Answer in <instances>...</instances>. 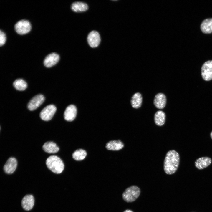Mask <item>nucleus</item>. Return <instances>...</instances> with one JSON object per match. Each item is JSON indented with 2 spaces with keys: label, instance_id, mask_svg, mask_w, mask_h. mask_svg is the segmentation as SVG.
Instances as JSON below:
<instances>
[{
  "label": "nucleus",
  "instance_id": "nucleus-8",
  "mask_svg": "<svg viewBox=\"0 0 212 212\" xmlns=\"http://www.w3.org/2000/svg\"><path fill=\"white\" fill-rule=\"evenodd\" d=\"M101 39L99 33L96 31L90 32L87 37V41L89 45L92 48L97 47L100 42Z\"/></svg>",
  "mask_w": 212,
  "mask_h": 212
},
{
  "label": "nucleus",
  "instance_id": "nucleus-2",
  "mask_svg": "<svg viewBox=\"0 0 212 212\" xmlns=\"http://www.w3.org/2000/svg\"><path fill=\"white\" fill-rule=\"evenodd\" d=\"M46 163L48 168L56 174L61 173L64 168V164L63 161L56 155L49 157L46 160Z\"/></svg>",
  "mask_w": 212,
  "mask_h": 212
},
{
  "label": "nucleus",
  "instance_id": "nucleus-25",
  "mask_svg": "<svg viewBox=\"0 0 212 212\" xmlns=\"http://www.w3.org/2000/svg\"><path fill=\"white\" fill-rule=\"evenodd\" d=\"M210 136L211 138L212 139V131L210 133Z\"/></svg>",
  "mask_w": 212,
  "mask_h": 212
},
{
  "label": "nucleus",
  "instance_id": "nucleus-23",
  "mask_svg": "<svg viewBox=\"0 0 212 212\" xmlns=\"http://www.w3.org/2000/svg\"><path fill=\"white\" fill-rule=\"evenodd\" d=\"M6 36L5 33L1 30L0 31V45H3L6 41Z\"/></svg>",
  "mask_w": 212,
  "mask_h": 212
},
{
  "label": "nucleus",
  "instance_id": "nucleus-5",
  "mask_svg": "<svg viewBox=\"0 0 212 212\" xmlns=\"http://www.w3.org/2000/svg\"><path fill=\"white\" fill-rule=\"evenodd\" d=\"M56 107L53 105H49L44 108L40 113L41 119L45 121L51 120L56 111Z\"/></svg>",
  "mask_w": 212,
  "mask_h": 212
},
{
  "label": "nucleus",
  "instance_id": "nucleus-14",
  "mask_svg": "<svg viewBox=\"0 0 212 212\" xmlns=\"http://www.w3.org/2000/svg\"><path fill=\"white\" fill-rule=\"evenodd\" d=\"M211 159L208 157H204L197 159L195 162V167L199 170L206 168L211 163Z\"/></svg>",
  "mask_w": 212,
  "mask_h": 212
},
{
  "label": "nucleus",
  "instance_id": "nucleus-6",
  "mask_svg": "<svg viewBox=\"0 0 212 212\" xmlns=\"http://www.w3.org/2000/svg\"><path fill=\"white\" fill-rule=\"evenodd\" d=\"M201 75L203 79L205 81L212 80V60L206 62L201 67Z\"/></svg>",
  "mask_w": 212,
  "mask_h": 212
},
{
  "label": "nucleus",
  "instance_id": "nucleus-24",
  "mask_svg": "<svg viewBox=\"0 0 212 212\" xmlns=\"http://www.w3.org/2000/svg\"><path fill=\"white\" fill-rule=\"evenodd\" d=\"M123 212H133L132 211L129 210L127 209L123 211Z\"/></svg>",
  "mask_w": 212,
  "mask_h": 212
},
{
  "label": "nucleus",
  "instance_id": "nucleus-17",
  "mask_svg": "<svg viewBox=\"0 0 212 212\" xmlns=\"http://www.w3.org/2000/svg\"><path fill=\"white\" fill-rule=\"evenodd\" d=\"M42 148L43 150L49 153H55L59 150V148L54 142L49 141L46 142L43 145Z\"/></svg>",
  "mask_w": 212,
  "mask_h": 212
},
{
  "label": "nucleus",
  "instance_id": "nucleus-13",
  "mask_svg": "<svg viewBox=\"0 0 212 212\" xmlns=\"http://www.w3.org/2000/svg\"><path fill=\"white\" fill-rule=\"evenodd\" d=\"M34 203V197L30 194L25 196L22 198L21 202L23 208L26 211L31 210L33 207Z\"/></svg>",
  "mask_w": 212,
  "mask_h": 212
},
{
  "label": "nucleus",
  "instance_id": "nucleus-1",
  "mask_svg": "<svg viewBox=\"0 0 212 212\" xmlns=\"http://www.w3.org/2000/svg\"><path fill=\"white\" fill-rule=\"evenodd\" d=\"M180 156L174 150L169 151L166 153L164 160L163 169L165 173L169 175L175 173L179 164Z\"/></svg>",
  "mask_w": 212,
  "mask_h": 212
},
{
  "label": "nucleus",
  "instance_id": "nucleus-21",
  "mask_svg": "<svg viewBox=\"0 0 212 212\" xmlns=\"http://www.w3.org/2000/svg\"><path fill=\"white\" fill-rule=\"evenodd\" d=\"M13 85L17 90L23 91L27 87V84L25 80L22 79L15 80L13 83Z\"/></svg>",
  "mask_w": 212,
  "mask_h": 212
},
{
  "label": "nucleus",
  "instance_id": "nucleus-15",
  "mask_svg": "<svg viewBox=\"0 0 212 212\" xmlns=\"http://www.w3.org/2000/svg\"><path fill=\"white\" fill-rule=\"evenodd\" d=\"M123 143L120 140L110 141L106 144V148L109 150L118 151L122 149L124 147Z\"/></svg>",
  "mask_w": 212,
  "mask_h": 212
},
{
  "label": "nucleus",
  "instance_id": "nucleus-9",
  "mask_svg": "<svg viewBox=\"0 0 212 212\" xmlns=\"http://www.w3.org/2000/svg\"><path fill=\"white\" fill-rule=\"evenodd\" d=\"M17 164V161L15 158L12 157L9 158L4 165V171L8 174L13 173L16 168Z\"/></svg>",
  "mask_w": 212,
  "mask_h": 212
},
{
  "label": "nucleus",
  "instance_id": "nucleus-16",
  "mask_svg": "<svg viewBox=\"0 0 212 212\" xmlns=\"http://www.w3.org/2000/svg\"><path fill=\"white\" fill-rule=\"evenodd\" d=\"M202 32L205 34L212 33V18H207L204 20L200 25Z\"/></svg>",
  "mask_w": 212,
  "mask_h": 212
},
{
  "label": "nucleus",
  "instance_id": "nucleus-4",
  "mask_svg": "<svg viewBox=\"0 0 212 212\" xmlns=\"http://www.w3.org/2000/svg\"><path fill=\"white\" fill-rule=\"evenodd\" d=\"M14 28L18 34L23 35L26 34L30 31L31 26L30 23L28 21L22 19L16 23L15 25Z\"/></svg>",
  "mask_w": 212,
  "mask_h": 212
},
{
  "label": "nucleus",
  "instance_id": "nucleus-19",
  "mask_svg": "<svg viewBox=\"0 0 212 212\" xmlns=\"http://www.w3.org/2000/svg\"><path fill=\"white\" fill-rule=\"evenodd\" d=\"M166 115L165 113L162 110L157 111L154 115V120L155 123L158 126L163 125L165 121Z\"/></svg>",
  "mask_w": 212,
  "mask_h": 212
},
{
  "label": "nucleus",
  "instance_id": "nucleus-11",
  "mask_svg": "<svg viewBox=\"0 0 212 212\" xmlns=\"http://www.w3.org/2000/svg\"><path fill=\"white\" fill-rule=\"evenodd\" d=\"M166 97L165 95L162 93H159L155 96L153 103L157 108L162 109L166 106Z\"/></svg>",
  "mask_w": 212,
  "mask_h": 212
},
{
  "label": "nucleus",
  "instance_id": "nucleus-7",
  "mask_svg": "<svg viewBox=\"0 0 212 212\" xmlns=\"http://www.w3.org/2000/svg\"><path fill=\"white\" fill-rule=\"evenodd\" d=\"M44 100L45 97L44 95L41 94L37 95L30 100L27 105L28 108L30 110H34L40 106Z\"/></svg>",
  "mask_w": 212,
  "mask_h": 212
},
{
  "label": "nucleus",
  "instance_id": "nucleus-10",
  "mask_svg": "<svg viewBox=\"0 0 212 212\" xmlns=\"http://www.w3.org/2000/svg\"><path fill=\"white\" fill-rule=\"evenodd\" d=\"M77 114L76 107L74 105H70L67 107L64 112V119L67 121H72L75 118Z\"/></svg>",
  "mask_w": 212,
  "mask_h": 212
},
{
  "label": "nucleus",
  "instance_id": "nucleus-22",
  "mask_svg": "<svg viewBox=\"0 0 212 212\" xmlns=\"http://www.w3.org/2000/svg\"><path fill=\"white\" fill-rule=\"evenodd\" d=\"M87 155L86 152L82 149H79L75 151L72 154L73 158L75 160L80 161L84 159Z\"/></svg>",
  "mask_w": 212,
  "mask_h": 212
},
{
  "label": "nucleus",
  "instance_id": "nucleus-18",
  "mask_svg": "<svg viewBox=\"0 0 212 212\" xmlns=\"http://www.w3.org/2000/svg\"><path fill=\"white\" fill-rule=\"evenodd\" d=\"M142 95L139 92L135 93L132 97L130 103L132 107L135 109L140 108L142 105Z\"/></svg>",
  "mask_w": 212,
  "mask_h": 212
},
{
  "label": "nucleus",
  "instance_id": "nucleus-3",
  "mask_svg": "<svg viewBox=\"0 0 212 212\" xmlns=\"http://www.w3.org/2000/svg\"><path fill=\"white\" fill-rule=\"evenodd\" d=\"M140 193V189L136 186H132L127 188L123 192L122 197L127 202H131L135 200L139 196Z\"/></svg>",
  "mask_w": 212,
  "mask_h": 212
},
{
  "label": "nucleus",
  "instance_id": "nucleus-20",
  "mask_svg": "<svg viewBox=\"0 0 212 212\" xmlns=\"http://www.w3.org/2000/svg\"><path fill=\"white\" fill-rule=\"evenodd\" d=\"M71 9L74 11L76 12L86 11L88 9L87 5L85 3L81 2H75L73 3L71 6Z\"/></svg>",
  "mask_w": 212,
  "mask_h": 212
},
{
  "label": "nucleus",
  "instance_id": "nucleus-12",
  "mask_svg": "<svg viewBox=\"0 0 212 212\" xmlns=\"http://www.w3.org/2000/svg\"><path fill=\"white\" fill-rule=\"evenodd\" d=\"M59 56L57 54L52 53L47 55L44 61V66L47 67H50L55 65L59 61Z\"/></svg>",
  "mask_w": 212,
  "mask_h": 212
}]
</instances>
